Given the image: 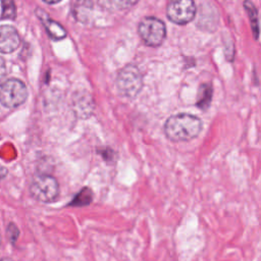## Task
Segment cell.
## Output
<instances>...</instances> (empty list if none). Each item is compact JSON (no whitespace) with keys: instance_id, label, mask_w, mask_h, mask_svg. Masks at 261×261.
<instances>
[{"instance_id":"obj_3","label":"cell","mask_w":261,"mask_h":261,"mask_svg":"<svg viewBox=\"0 0 261 261\" xmlns=\"http://www.w3.org/2000/svg\"><path fill=\"white\" fill-rule=\"evenodd\" d=\"M118 91L127 98H135L143 88V76L139 68L128 64L120 69L116 77Z\"/></svg>"},{"instance_id":"obj_14","label":"cell","mask_w":261,"mask_h":261,"mask_svg":"<svg viewBox=\"0 0 261 261\" xmlns=\"http://www.w3.org/2000/svg\"><path fill=\"white\" fill-rule=\"evenodd\" d=\"M203 90H204V92L201 93V94H202V98L199 99L198 106L201 107V108H206V107L210 104V101H208V100L206 99V97L211 98V89H210V87L204 86V87H203Z\"/></svg>"},{"instance_id":"obj_18","label":"cell","mask_w":261,"mask_h":261,"mask_svg":"<svg viewBox=\"0 0 261 261\" xmlns=\"http://www.w3.org/2000/svg\"><path fill=\"white\" fill-rule=\"evenodd\" d=\"M43 1H45L46 3H49V4H54V3H57V2H59L61 0H43Z\"/></svg>"},{"instance_id":"obj_16","label":"cell","mask_w":261,"mask_h":261,"mask_svg":"<svg viewBox=\"0 0 261 261\" xmlns=\"http://www.w3.org/2000/svg\"><path fill=\"white\" fill-rule=\"evenodd\" d=\"M6 74V66H5V61L2 57H0V80L4 77Z\"/></svg>"},{"instance_id":"obj_15","label":"cell","mask_w":261,"mask_h":261,"mask_svg":"<svg viewBox=\"0 0 261 261\" xmlns=\"http://www.w3.org/2000/svg\"><path fill=\"white\" fill-rule=\"evenodd\" d=\"M117 4H119L120 7L126 8L129 6H133L139 2V0H116Z\"/></svg>"},{"instance_id":"obj_6","label":"cell","mask_w":261,"mask_h":261,"mask_svg":"<svg viewBox=\"0 0 261 261\" xmlns=\"http://www.w3.org/2000/svg\"><path fill=\"white\" fill-rule=\"evenodd\" d=\"M196 14L194 0H169L166 7V15L176 24L190 22Z\"/></svg>"},{"instance_id":"obj_5","label":"cell","mask_w":261,"mask_h":261,"mask_svg":"<svg viewBox=\"0 0 261 261\" xmlns=\"http://www.w3.org/2000/svg\"><path fill=\"white\" fill-rule=\"evenodd\" d=\"M139 35L143 41L149 46H159L164 41L166 36L165 24L162 20L156 17H145L139 24Z\"/></svg>"},{"instance_id":"obj_9","label":"cell","mask_w":261,"mask_h":261,"mask_svg":"<svg viewBox=\"0 0 261 261\" xmlns=\"http://www.w3.org/2000/svg\"><path fill=\"white\" fill-rule=\"evenodd\" d=\"M94 200V192L89 187L81 189L67 204L68 207H85L89 206Z\"/></svg>"},{"instance_id":"obj_10","label":"cell","mask_w":261,"mask_h":261,"mask_svg":"<svg viewBox=\"0 0 261 261\" xmlns=\"http://www.w3.org/2000/svg\"><path fill=\"white\" fill-rule=\"evenodd\" d=\"M244 8L248 11V14H249V17H250V20H251V27H252L254 37H255V39H258L259 22H258L257 9L250 0H245L244 1Z\"/></svg>"},{"instance_id":"obj_12","label":"cell","mask_w":261,"mask_h":261,"mask_svg":"<svg viewBox=\"0 0 261 261\" xmlns=\"http://www.w3.org/2000/svg\"><path fill=\"white\" fill-rule=\"evenodd\" d=\"M2 13L1 18L14 19L16 16V7L13 0H1Z\"/></svg>"},{"instance_id":"obj_11","label":"cell","mask_w":261,"mask_h":261,"mask_svg":"<svg viewBox=\"0 0 261 261\" xmlns=\"http://www.w3.org/2000/svg\"><path fill=\"white\" fill-rule=\"evenodd\" d=\"M80 99L83 103H80L74 100L75 109H77L76 111H80L81 116H89L92 112V104H93L91 100V96L83 94V95H80Z\"/></svg>"},{"instance_id":"obj_13","label":"cell","mask_w":261,"mask_h":261,"mask_svg":"<svg viewBox=\"0 0 261 261\" xmlns=\"http://www.w3.org/2000/svg\"><path fill=\"white\" fill-rule=\"evenodd\" d=\"M7 238L9 240V242L11 244H14L16 242V240L18 239V236H19V229L18 227L14 224V223H9L8 226H7Z\"/></svg>"},{"instance_id":"obj_4","label":"cell","mask_w":261,"mask_h":261,"mask_svg":"<svg viewBox=\"0 0 261 261\" xmlns=\"http://www.w3.org/2000/svg\"><path fill=\"white\" fill-rule=\"evenodd\" d=\"M28 98V89L25 85L17 80L10 79L0 85V102L7 108H15Z\"/></svg>"},{"instance_id":"obj_2","label":"cell","mask_w":261,"mask_h":261,"mask_svg":"<svg viewBox=\"0 0 261 261\" xmlns=\"http://www.w3.org/2000/svg\"><path fill=\"white\" fill-rule=\"evenodd\" d=\"M30 193L39 202L53 203L58 199L60 194L59 182L53 175L38 174L31 182Z\"/></svg>"},{"instance_id":"obj_8","label":"cell","mask_w":261,"mask_h":261,"mask_svg":"<svg viewBox=\"0 0 261 261\" xmlns=\"http://www.w3.org/2000/svg\"><path fill=\"white\" fill-rule=\"evenodd\" d=\"M36 13H37L38 17L41 19L42 23L44 24L50 38H52L54 40H61L66 37V31L64 30V28L57 21L51 19L44 10L37 9Z\"/></svg>"},{"instance_id":"obj_17","label":"cell","mask_w":261,"mask_h":261,"mask_svg":"<svg viewBox=\"0 0 261 261\" xmlns=\"http://www.w3.org/2000/svg\"><path fill=\"white\" fill-rule=\"evenodd\" d=\"M6 173H7V170L4 167L0 166V179L3 178L6 175Z\"/></svg>"},{"instance_id":"obj_7","label":"cell","mask_w":261,"mask_h":261,"mask_svg":"<svg viewBox=\"0 0 261 261\" xmlns=\"http://www.w3.org/2000/svg\"><path fill=\"white\" fill-rule=\"evenodd\" d=\"M20 38L17 31L8 24L0 25V52L11 53L17 49Z\"/></svg>"},{"instance_id":"obj_1","label":"cell","mask_w":261,"mask_h":261,"mask_svg":"<svg viewBox=\"0 0 261 261\" xmlns=\"http://www.w3.org/2000/svg\"><path fill=\"white\" fill-rule=\"evenodd\" d=\"M202 128V121L195 115L178 113L170 116L164 124V133L172 142H188L195 139Z\"/></svg>"}]
</instances>
